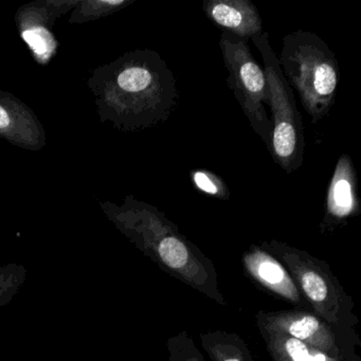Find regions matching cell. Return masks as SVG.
I'll use <instances>...</instances> for the list:
<instances>
[{"instance_id":"1","label":"cell","mask_w":361,"mask_h":361,"mask_svg":"<svg viewBox=\"0 0 361 361\" xmlns=\"http://www.w3.org/2000/svg\"><path fill=\"white\" fill-rule=\"evenodd\" d=\"M101 121L140 132L168 121L178 104L176 78L155 50L126 52L87 81Z\"/></svg>"},{"instance_id":"2","label":"cell","mask_w":361,"mask_h":361,"mask_svg":"<svg viewBox=\"0 0 361 361\" xmlns=\"http://www.w3.org/2000/svg\"><path fill=\"white\" fill-rule=\"evenodd\" d=\"M100 207L107 219L160 269L215 303L227 305L210 257L157 207L132 195H126L121 204L104 202Z\"/></svg>"},{"instance_id":"3","label":"cell","mask_w":361,"mask_h":361,"mask_svg":"<svg viewBox=\"0 0 361 361\" xmlns=\"http://www.w3.org/2000/svg\"><path fill=\"white\" fill-rule=\"evenodd\" d=\"M278 60L312 123H319L337 96L340 71L335 54L316 33L298 30L285 35Z\"/></svg>"},{"instance_id":"4","label":"cell","mask_w":361,"mask_h":361,"mask_svg":"<svg viewBox=\"0 0 361 361\" xmlns=\"http://www.w3.org/2000/svg\"><path fill=\"white\" fill-rule=\"evenodd\" d=\"M259 246L288 270L314 314L333 324L356 329L354 301L326 262L280 240H263Z\"/></svg>"},{"instance_id":"5","label":"cell","mask_w":361,"mask_h":361,"mask_svg":"<svg viewBox=\"0 0 361 361\" xmlns=\"http://www.w3.org/2000/svg\"><path fill=\"white\" fill-rule=\"evenodd\" d=\"M261 52L268 84V106L271 113V136L268 152L274 161L291 174L301 168L305 152L303 121L293 90L283 75L278 56L270 45L268 33L251 39Z\"/></svg>"},{"instance_id":"6","label":"cell","mask_w":361,"mask_h":361,"mask_svg":"<svg viewBox=\"0 0 361 361\" xmlns=\"http://www.w3.org/2000/svg\"><path fill=\"white\" fill-rule=\"evenodd\" d=\"M224 64L229 77L228 86L233 92L243 113L255 134L269 147L271 123L265 105H268V84L264 68L251 54L248 42L223 32L219 39Z\"/></svg>"},{"instance_id":"7","label":"cell","mask_w":361,"mask_h":361,"mask_svg":"<svg viewBox=\"0 0 361 361\" xmlns=\"http://www.w3.org/2000/svg\"><path fill=\"white\" fill-rule=\"evenodd\" d=\"M259 329L295 338L339 361H361L357 353L360 340L356 329L327 322L310 310H259L255 316Z\"/></svg>"},{"instance_id":"8","label":"cell","mask_w":361,"mask_h":361,"mask_svg":"<svg viewBox=\"0 0 361 361\" xmlns=\"http://www.w3.org/2000/svg\"><path fill=\"white\" fill-rule=\"evenodd\" d=\"M80 0H37L23 6L16 13L20 37L30 48L35 61L46 65L58 50V41L52 32L61 16L73 11Z\"/></svg>"},{"instance_id":"9","label":"cell","mask_w":361,"mask_h":361,"mask_svg":"<svg viewBox=\"0 0 361 361\" xmlns=\"http://www.w3.org/2000/svg\"><path fill=\"white\" fill-rule=\"evenodd\" d=\"M360 211L356 169L352 158L342 154L327 187L321 231L329 233L343 227Z\"/></svg>"},{"instance_id":"10","label":"cell","mask_w":361,"mask_h":361,"mask_svg":"<svg viewBox=\"0 0 361 361\" xmlns=\"http://www.w3.org/2000/svg\"><path fill=\"white\" fill-rule=\"evenodd\" d=\"M242 264L245 274L268 293L291 304L293 308L310 310L288 270L263 247L251 245L243 255Z\"/></svg>"},{"instance_id":"11","label":"cell","mask_w":361,"mask_h":361,"mask_svg":"<svg viewBox=\"0 0 361 361\" xmlns=\"http://www.w3.org/2000/svg\"><path fill=\"white\" fill-rule=\"evenodd\" d=\"M0 138L32 152L41 151L47 143L45 128L35 111L4 90H0Z\"/></svg>"},{"instance_id":"12","label":"cell","mask_w":361,"mask_h":361,"mask_svg":"<svg viewBox=\"0 0 361 361\" xmlns=\"http://www.w3.org/2000/svg\"><path fill=\"white\" fill-rule=\"evenodd\" d=\"M202 9L215 26L238 39L248 42L263 33L261 16L249 0H206Z\"/></svg>"},{"instance_id":"13","label":"cell","mask_w":361,"mask_h":361,"mask_svg":"<svg viewBox=\"0 0 361 361\" xmlns=\"http://www.w3.org/2000/svg\"><path fill=\"white\" fill-rule=\"evenodd\" d=\"M272 361H339L283 334L259 329Z\"/></svg>"},{"instance_id":"14","label":"cell","mask_w":361,"mask_h":361,"mask_svg":"<svg viewBox=\"0 0 361 361\" xmlns=\"http://www.w3.org/2000/svg\"><path fill=\"white\" fill-rule=\"evenodd\" d=\"M200 343L211 361H255L246 342L235 333L204 331L200 334Z\"/></svg>"},{"instance_id":"15","label":"cell","mask_w":361,"mask_h":361,"mask_svg":"<svg viewBox=\"0 0 361 361\" xmlns=\"http://www.w3.org/2000/svg\"><path fill=\"white\" fill-rule=\"evenodd\" d=\"M135 3V0H80L71 13L69 23L82 25L107 18Z\"/></svg>"},{"instance_id":"16","label":"cell","mask_w":361,"mask_h":361,"mask_svg":"<svg viewBox=\"0 0 361 361\" xmlns=\"http://www.w3.org/2000/svg\"><path fill=\"white\" fill-rule=\"evenodd\" d=\"M28 271L24 265L10 263L0 266V308L14 299L27 281Z\"/></svg>"},{"instance_id":"17","label":"cell","mask_w":361,"mask_h":361,"mask_svg":"<svg viewBox=\"0 0 361 361\" xmlns=\"http://www.w3.org/2000/svg\"><path fill=\"white\" fill-rule=\"evenodd\" d=\"M192 185L200 193L216 200H228L229 188L219 175L206 169H195L190 172Z\"/></svg>"},{"instance_id":"18","label":"cell","mask_w":361,"mask_h":361,"mask_svg":"<svg viewBox=\"0 0 361 361\" xmlns=\"http://www.w3.org/2000/svg\"><path fill=\"white\" fill-rule=\"evenodd\" d=\"M166 348L169 361H206L192 336L185 331L169 338Z\"/></svg>"}]
</instances>
